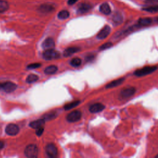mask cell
I'll return each mask as SVG.
<instances>
[{"instance_id": "obj_21", "label": "cell", "mask_w": 158, "mask_h": 158, "mask_svg": "<svg viewBox=\"0 0 158 158\" xmlns=\"http://www.w3.org/2000/svg\"><path fill=\"white\" fill-rule=\"evenodd\" d=\"M80 103V101L79 100H77V101H72L71 102L67 103L64 106V109L65 110H70L71 109H73L74 107H75L76 106H77L78 105H79V104Z\"/></svg>"}, {"instance_id": "obj_16", "label": "cell", "mask_w": 158, "mask_h": 158, "mask_svg": "<svg viewBox=\"0 0 158 158\" xmlns=\"http://www.w3.org/2000/svg\"><path fill=\"white\" fill-rule=\"evenodd\" d=\"M125 80V78H120L115 80H113L112 81H110V83H109L108 84H107V85L106 86V88L107 89H109V88H112L115 86H117L120 85H121Z\"/></svg>"}, {"instance_id": "obj_14", "label": "cell", "mask_w": 158, "mask_h": 158, "mask_svg": "<svg viewBox=\"0 0 158 158\" xmlns=\"http://www.w3.org/2000/svg\"><path fill=\"white\" fill-rule=\"evenodd\" d=\"M44 122H45V120L43 118H40L30 122L29 124V126L32 128L37 129L40 127H43L44 125Z\"/></svg>"}, {"instance_id": "obj_18", "label": "cell", "mask_w": 158, "mask_h": 158, "mask_svg": "<svg viewBox=\"0 0 158 158\" xmlns=\"http://www.w3.org/2000/svg\"><path fill=\"white\" fill-rule=\"evenodd\" d=\"M112 21L115 25L120 24L123 21V17L119 12H116L112 17Z\"/></svg>"}, {"instance_id": "obj_12", "label": "cell", "mask_w": 158, "mask_h": 158, "mask_svg": "<svg viewBox=\"0 0 158 158\" xmlns=\"http://www.w3.org/2000/svg\"><path fill=\"white\" fill-rule=\"evenodd\" d=\"M54 10V7L53 6L52 4H49V3H46L41 5L39 7V10L41 12L43 13H48L53 11Z\"/></svg>"}, {"instance_id": "obj_2", "label": "cell", "mask_w": 158, "mask_h": 158, "mask_svg": "<svg viewBox=\"0 0 158 158\" xmlns=\"http://www.w3.org/2000/svg\"><path fill=\"white\" fill-rule=\"evenodd\" d=\"M24 153L27 157L35 158L38 156V149L36 145L29 144L25 148Z\"/></svg>"}, {"instance_id": "obj_31", "label": "cell", "mask_w": 158, "mask_h": 158, "mask_svg": "<svg viewBox=\"0 0 158 158\" xmlns=\"http://www.w3.org/2000/svg\"><path fill=\"white\" fill-rule=\"evenodd\" d=\"M78 0H68L67 3L69 5H73L74 4L75 2H77Z\"/></svg>"}, {"instance_id": "obj_33", "label": "cell", "mask_w": 158, "mask_h": 158, "mask_svg": "<svg viewBox=\"0 0 158 158\" xmlns=\"http://www.w3.org/2000/svg\"><path fill=\"white\" fill-rule=\"evenodd\" d=\"M4 142L2 141H0V149H2V148H4Z\"/></svg>"}, {"instance_id": "obj_10", "label": "cell", "mask_w": 158, "mask_h": 158, "mask_svg": "<svg viewBox=\"0 0 158 158\" xmlns=\"http://www.w3.org/2000/svg\"><path fill=\"white\" fill-rule=\"evenodd\" d=\"M105 108V106L101 103L97 102L91 105L89 107V110L91 113L95 114L103 110Z\"/></svg>"}, {"instance_id": "obj_19", "label": "cell", "mask_w": 158, "mask_h": 158, "mask_svg": "<svg viewBox=\"0 0 158 158\" xmlns=\"http://www.w3.org/2000/svg\"><path fill=\"white\" fill-rule=\"evenodd\" d=\"M57 71V67L54 65H49L44 69V73L47 75L54 74Z\"/></svg>"}, {"instance_id": "obj_24", "label": "cell", "mask_w": 158, "mask_h": 158, "mask_svg": "<svg viewBox=\"0 0 158 158\" xmlns=\"http://www.w3.org/2000/svg\"><path fill=\"white\" fill-rule=\"evenodd\" d=\"M38 80V76L35 74H30L29 75L27 78L26 81L28 83H32L34 82H36Z\"/></svg>"}, {"instance_id": "obj_22", "label": "cell", "mask_w": 158, "mask_h": 158, "mask_svg": "<svg viewBox=\"0 0 158 158\" xmlns=\"http://www.w3.org/2000/svg\"><path fill=\"white\" fill-rule=\"evenodd\" d=\"M9 4L6 1L0 0V13L6 11L9 9Z\"/></svg>"}, {"instance_id": "obj_34", "label": "cell", "mask_w": 158, "mask_h": 158, "mask_svg": "<svg viewBox=\"0 0 158 158\" xmlns=\"http://www.w3.org/2000/svg\"><path fill=\"white\" fill-rule=\"evenodd\" d=\"M156 158H158V154H157V155H156Z\"/></svg>"}, {"instance_id": "obj_13", "label": "cell", "mask_w": 158, "mask_h": 158, "mask_svg": "<svg viewBox=\"0 0 158 158\" xmlns=\"http://www.w3.org/2000/svg\"><path fill=\"white\" fill-rule=\"evenodd\" d=\"M91 8L92 7H91V4H89L88 3L83 2V3H81L79 4L77 11L80 14H84V13L88 12Z\"/></svg>"}, {"instance_id": "obj_1", "label": "cell", "mask_w": 158, "mask_h": 158, "mask_svg": "<svg viewBox=\"0 0 158 158\" xmlns=\"http://www.w3.org/2000/svg\"><path fill=\"white\" fill-rule=\"evenodd\" d=\"M157 69V66H146L138 69L134 72V75L137 77H143L152 73Z\"/></svg>"}, {"instance_id": "obj_23", "label": "cell", "mask_w": 158, "mask_h": 158, "mask_svg": "<svg viewBox=\"0 0 158 158\" xmlns=\"http://www.w3.org/2000/svg\"><path fill=\"white\" fill-rule=\"evenodd\" d=\"M69 15H70V14L69 12V11L66 10H61L60 11L58 14H57V17L59 19H61V20H64V19H66L67 18L69 17Z\"/></svg>"}, {"instance_id": "obj_29", "label": "cell", "mask_w": 158, "mask_h": 158, "mask_svg": "<svg viewBox=\"0 0 158 158\" xmlns=\"http://www.w3.org/2000/svg\"><path fill=\"white\" fill-rule=\"evenodd\" d=\"M40 66H41V64H40V63H33V64H29L27 66V69H34L38 68Z\"/></svg>"}, {"instance_id": "obj_6", "label": "cell", "mask_w": 158, "mask_h": 158, "mask_svg": "<svg viewBox=\"0 0 158 158\" xmlns=\"http://www.w3.org/2000/svg\"><path fill=\"white\" fill-rule=\"evenodd\" d=\"M17 85L11 81H6L1 83V89H3L6 93H11L15 90Z\"/></svg>"}, {"instance_id": "obj_9", "label": "cell", "mask_w": 158, "mask_h": 158, "mask_svg": "<svg viewBox=\"0 0 158 158\" xmlns=\"http://www.w3.org/2000/svg\"><path fill=\"white\" fill-rule=\"evenodd\" d=\"M110 27L109 25L104 26L98 33L97 35V38L99 40H103L105 39L106 37L108 36V35L110 33Z\"/></svg>"}, {"instance_id": "obj_11", "label": "cell", "mask_w": 158, "mask_h": 158, "mask_svg": "<svg viewBox=\"0 0 158 158\" xmlns=\"http://www.w3.org/2000/svg\"><path fill=\"white\" fill-rule=\"evenodd\" d=\"M54 46H55V43L54 40L52 38H46L42 43V47L45 50L53 49Z\"/></svg>"}, {"instance_id": "obj_20", "label": "cell", "mask_w": 158, "mask_h": 158, "mask_svg": "<svg viewBox=\"0 0 158 158\" xmlns=\"http://www.w3.org/2000/svg\"><path fill=\"white\" fill-rule=\"evenodd\" d=\"M152 19L149 17H145V18H140L138 20V24L141 26H146L149 25L152 23Z\"/></svg>"}, {"instance_id": "obj_25", "label": "cell", "mask_w": 158, "mask_h": 158, "mask_svg": "<svg viewBox=\"0 0 158 158\" xmlns=\"http://www.w3.org/2000/svg\"><path fill=\"white\" fill-rule=\"evenodd\" d=\"M143 10L149 12H151V13L157 12H158V5H154V6L146 7L143 8Z\"/></svg>"}, {"instance_id": "obj_30", "label": "cell", "mask_w": 158, "mask_h": 158, "mask_svg": "<svg viewBox=\"0 0 158 158\" xmlns=\"http://www.w3.org/2000/svg\"><path fill=\"white\" fill-rule=\"evenodd\" d=\"M43 131H44L43 127H40V128L36 129V135H37L38 136H41V135H42V133H43Z\"/></svg>"}, {"instance_id": "obj_15", "label": "cell", "mask_w": 158, "mask_h": 158, "mask_svg": "<svg viewBox=\"0 0 158 158\" xmlns=\"http://www.w3.org/2000/svg\"><path fill=\"white\" fill-rule=\"evenodd\" d=\"M80 50V49L78 47H69L64 50L63 55L64 57H69L78 52Z\"/></svg>"}, {"instance_id": "obj_32", "label": "cell", "mask_w": 158, "mask_h": 158, "mask_svg": "<svg viewBox=\"0 0 158 158\" xmlns=\"http://www.w3.org/2000/svg\"><path fill=\"white\" fill-rule=\"evenodd\" d=\"M93 58H94V56H93V55L89 56H87V57H86V61H90V60H93Z\"/></svg>"}, {"instance_id": "obj_4", "label": "cell", "mask_w": 158, "mask_h": 158, "mask_svg": "<svg viewBox=\"0 0 158 158\" xmlns=\"http://www.w3.org/2000/svg\"><path fill=\"white\" fill-rule=\"evenodd\" d=\"M81 117V112L80 110H75L70 112L66 117V119L69 122H76L80 120Z\"/></svg>"}, {"instance_id": "obj_8", "label": "cell", "mask_w": 158, "mask_h": 158, "mask_svg": "<svg viewBox=\"0 0 158 158\" xmlns=\"http://www.w3.org/2000/svg\"><path fill=\"white\" fill-rule=\"evenodd\" d=\"M6 133L10 136L16 135L19 131V127L14 123H9L5 128Z\"/></svg>"}, {"instance_id": "obj_17", "label": "cell", "mask_w": 158, "mask_h": 158, "mask_svg": "<svg viewBox=\"0 0 158 158\" xmlns=\"http://www.w3.org/2000/svg\"><path fill=\"white\" fill-rule=\"evenodd\" d=\"M99 11L104 15H109L111 12V9L109 5L107 2H104L99 6Z\"/></svg>"}, {"instance_id": "obj_35", "label": "cell", "mask_w": 158, "mask_h": 158, "mask_svg": "<svg viewBox=\"0 0 158 158\" xmlns=\"http://www.w3.org/2000/svg\"><path fill=\"white\" fill-rule=\"evenodd\" d=\"M157 21H158V17H157Z\"/></svg>"}, {"instance_id": "obj_28", "label": "cell", "mask_w": 158, "mask_h": 158, "mask_svg": "<svg viewBox=\"0 0 158 158\" xmlns=\"http://www.w3.org/2000/svg\"><path fill=\"white\" fill-rule=\"evenodd\" d=\"M113 46L112 43H110V42H107L104 44H103L102 45H101L100 47H99V50H105V49H109L110 48H111L112 46Z\"/></svg>"}, {"instance_id": "obj_5", "label": "cell", "mask_w": 158, "mask_h": 158, "mask_svg": "<svg viewBox=\"0 0 158 158\" xmlns=\"http://www.w3.org/2000/svg\"><path fill=\"white\" fill-rule=\"evenodd\" d=\"M136 91V89L134 87L125 88L122 89L119 94V98L120 99H127L132 96Z\"/></svg>"}, {"instance_id": "obj_27", "label": "cell", "mask_w": 158, "mask_h": 158, "mask_svg": "<svg viewBox=\"0 0 158 158\" xmlns=\"http://www.w3.org/2000/svg\"><path fill=\"white\" fill-rule=\"evenodd\" d=\"M56 116H57L56 113H55V112H51V113L47 114H46L45 115H44L43 118L44 120H51V119L54 118Z\"/></svg>"}, {"instance_id": "obj_26", "label": "cell", "mask_w": 158, "mask_h": 158, "mask_svg": "<svg viewBox=\"0 0 158 158\" xmlns=\"http://www.w3.org/2000/svg\"><path fill=\"white\" fill-rule=\"evenodd\" d=\"M81 60L78 57L73 58L70 62V64L74 67H79L81 65Z\"/></svg>"}, {"instance_id": "obj_3", "label": "cell", "mask_w": 158, "mask_h": 158, "mask_svg": "<svg viewBox=\"0 0 158 158\" xmlns=\"http://www.w3.org/2000/svg\"><path fill=\"white\" fill-rule=\"evenodd\" d=\"M60 54L59 52L57 51H56L53 49H46L44 51V52L43 53V57L46 60H52V59H56L60 57Z\"/></svg>"}, {"instance_id": "obj_7", "label": "cell", "mask_w": 158, "mask_h": 158, "mask_svg": "<svg viewBox=\"0 0 158 158\" xmlns=\"http://www.w3.org/2000/svg\"><path fill=\"white\" fill-rule=\"evenodd\" d=\"M45 151L46 154L49 157H55L57 155V147L56 146L55 144L52 143H49L48 144L46 148H45Z\"/></svg>"}]
</instances>
